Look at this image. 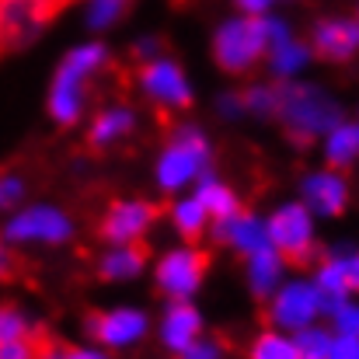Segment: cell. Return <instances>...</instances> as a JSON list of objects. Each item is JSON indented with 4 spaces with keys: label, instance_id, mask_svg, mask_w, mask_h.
Returning a JSON list of instances; mask_svg holds the SVG:
<instances>
[{
    "label": "cell",
    "instance_id": "28",
    "mask_svg": "<svg viewBox=\"0 0 359 359\" xmlns=\"http://www.w3.org/2000/svg\"><path fill=\"white\" fill-rule=\"evenodd\" d=\"M129 0H91L88 4V25L95 32H105L109 25H116L122 14H126Z\"/></svg>",
    "mask_w": 359,
    "mask_h": 359
},
{
    "label": "cell",
    "instance_id": "8",
    "mask_svg": "<svg viewBox=\"0 0 359 359\" xmlns=\"http://www.w3.org/2000/svg\"><path fill=\"white\" fill-rule=\"evenodd\" d=\"M56 11L53 0H0V53L28 46Z\"/></svg>",
    "mask_w": 359,
    "mask_h": 359
},
{
    "label": "cell",
    "instance_id": "31",
    "mask_svg": "<svg viewBox=\"0 0 359 359\" xmlns=\"http://www.w3.org/2000/svg\"><path fill=\"white\" fill-rule=\"evenodd\" d=\"M42 349H46V339L25 335V339L0 342V359H42Z\"/></svg>",
    "mask_w": 359,
    "mask_h": 359
},
{
    "label": "cell",
    "instance_id": "27",
    "mask_svg": "<svg viewBox=\"0 0 359 359\" xmlns=\"http://www.w3.org/2000/svg\"><path fill=\"white\" fill-rule=\"evenodd\" d=\"M241 102H244V112H255V116H276V109H279V88L255 84V88L241 91Z\"/></svg>",
    "mask_w": 359,
    "mask_h": 359
},
{
    "label": "cell",
    "instance_id": "14",
    "mask_svg": "<svg viewBox=\"0 0 359 359\" xmlns=\"http://www.w3.org/2000/svg\"><path fill=\"white\" fill-rule=\"evenodd\" d=\"M199 335H203V318H199V311H196L189 300H171L168 311H164V318H161V342H164L171 353L185 356V353L199 342Z\"/></svg>",
    "mask_w": 359,
    "mask_h": 359
},
{
    "label": "cell",
    "instance_id": "4",
    "mask_svg": "<svg viewBox=\"0 0 359 359\" xmlns=\"http://www.w3.org/2000/svg\"><path fill=\"white\" fill-rule=\"evenodd\" d=\"M269 53V18H231L217 28L213 35V56L227 74L251 70L262 56Z\"/></svg>",
    "mask_w": 359,
    "mask_h": 359
},
{
    "label": "cell",
    "instance_id": "29",
    "mask_svg": "<svg viewBox=\"0 0 359 359\" xmlns=\"http://www.w3.org/2000/svg\"><path fill=\"white\" fill-rule=\"evenodd\" d=\"M328 318H332V332H335V335L359 339V304L342 300L339 307H332V311H328Z\"/></svg>",
    "mask_w": 359,
    "mask_h": 359
},
{
    "label": "cell",
    "instance_id": "38",
    "mask_svg": "<svg viewBox=\"0 0 359 359\" xmlns=\"http://www.w3.org/2000/svg\"><path fill=\"white\" fill-rule=\"evenodd\" d=\"M11 272H14V255H11V251H7V244L0 241V279H4V276H11Z\"/></svg>",
    "mask_w": 359,
    "mask_h": 359
},
{
    "label": "cell",
    "instance_id": "12",
    "mask_svg": "<svg viewBox=\"0 0 359 359\" xmlns=\"http://www.w3.org/2000/svg\"><path fill=\"white\" fill-rule=\"evenodd\" d=\"M88 332L95 335V342H102L109 349H129L147 335V314L136 311V307L102 311L88 321Z\"/></svg>",
    "mask_w": 359,
    "mask_h": 359
},
{
    "label": "cell",
    "instance_id": "25",
    "mask_svg": "<svg viewBox=\"0 0 359 359\" xmlns=\"http://www.w3.org/2000/svg\"><path fill=\"white\" fill-rule=\"evenodd\" d=\"M251 359H300V353H297L293 335L272 328V332L255 335V342H251Z\"/></svg>",
    "mask_w": 359,
    "mask_h": 359
},
{
    "label": "cell",
    "instance_id": "37",
    "mask_svg": "<svg viewBox=\"0 0 359 359\" xmlns=\"http://www.w3.org/2000/svg\"><path fill=\"white\" fill-rule=\"evenodd\" d=\"M220 112H224V116H241V112H244L241 95H224V98H220Z\"/></svg>",
    "mask_w": 359,
    "mask_h": 359
},
{
    "label": "cell",
    "instance_id": "1",
    "mask_svg": "<svg viewBox=\"0 0 359 359\" xmlns=\"http://www.w3.org/2000/svg\"><path fill=\"white\" fill-rule=\"evenodd\" d=\"M109 67V53L98 42L77 46L63 56L53 88H49V116L60 126H74L88 109V91L95 84V77Z\"/></svg>",
    "mask_w": 359,
    "mask_h": 359
},
{
    "label": "cell",
    "instance_id": "9",
    "mask_svg": "<svg viewBox=\"0 0 359 359\" xmlns=\"http://www.w3.org/2000/svg\"><path fill=\"white\" fill-rule=\"evenodd\" d=\"M140 91L154 102V105H161V109H168V112H175V109H185L189 102H192V84H189V77H185V70L175 63V60H164V56H157V60H147L143 67H140Z\"/></svg>",
    "mask_w": 359,
    "mask_h": 359
},
{
    "label": "cell",
    "instance_id": "23",
    "mask_svg": "<svg viewBox=\"0 0 359 359\" xmlns=\"http://www.w3.org/2000/svg\"><path fill=\"white\" fill-rule=\"evenodd\" d=\"M140 269H143V251L136 248V244H112L102 258H98V272L105 276V279H133V276H140Z\"/></svg>",
    "mask_w": 359,
    "mask_h": 359
},
{
    "label": "cell",
    "instance_id": "6",
    "mask_svg": "<svg viewBox=\"0 0 359 359\" xmlns=\"http://www.w3.org/2000/svg\"><path fill=\"white\" fill-rule=\"evenodd\" d=\"M265 231H269V244L286 262H307L311 258V251H314V220H311V210L304 203L279 206L265 220Z\"/></svg>",
    "mask_w": 359,
    "mask_h": 359
},
{
    "label": "cell",
    "instance_id": "36",
    "mask_svg": "<svg viewBox=\"0 0 359 359\" xmlns=\"http://www.w3.org/2000/svg\"><path fill=\"white\" fill-rule=\"evenodd\" d=\"M244 14H255V18H262V14H269V7L276 4V0H234Z\"/></svg>",
    "mask_w": 359,
    "mask_h": 359
},
{
    "label": "cell",
    "instance_id": "16",
    "mask_svg": "<svg viewBox=\"0 0 359 359\" xmlns=\"http://www.w3.org/2000/svg\"><path fill=\"white\" fill-rule=\"evenodd\" d=\"M217 241L220 244H231L234 251H241L244 258L262 251V248H272L269 244V231H265V220L251 217V213H234L227 220H217Z\"/></svg>",
    "mask_w": 359,
    "mask_h": 359
},
{
    "label": "cell",
    "instance_id": "3",
    "mask_svg": "<svg viewBox=\"0 0 359 359\" xmlns=\"http://www.w3.org/2000/svg\"><path fill=\"white\" fill-rule=\"evenodd\" d=\"M210 168V140L203 129L196 126H182L175 129V136L168 140V147L157 157V185L164 192H182L189 185H196Z\"/></svg>",
    "mask_w": 359,
    "mask_h": 359
},
{
    "label": "cell",
    "instance_id": "21",
    "mask_svg": "<svg viewBox=\"0 0 359 359\" xmlns=\"http://www.w3.org/2000/svg\"><path fill=\"white\" fill-rule=\"evenodd\" d=\"M359 157V122H339L325 133V161L339 171Z\"/></svg>",
    "mask_w": 359,
    "mask_h": 359
},
{
    "label": "cell",
    "instance_id": "5",
    "mask_svg": "<svg viewBox=\"0 0 359 359\" xmlns=\"http://www.w3.org/2000/svg\"><path fill=\"white\" fill-rule=\"evenodd\" d=\"M74 238V220L56 206H25L4 224L7 244H67Z\"/></svg>",
    "mask_w": 359,
    "mask_h": 359
},
{
    "label": "cell",
    "instance_id": "22",
    "mask_svg": "<svg viewBox=\"0 0 359 359\" xmlns=\"http://www.w3.org/2000/svg\"><path fill=\"white\" fill-rule=\"evenodd\" d=\"M265 56H269L272 74H276L279 81H290V77H297V74L307 67V60H311V46H304V42H297V39L290 35V39L276 42Z\"/></svg>",
    "mask_w": 359,
    "mask_h": 359
},
{
    "label": "cell",
    "instance_id": "24",
    "mask_svg": "<svg viewBox=\"0 0 359 359\" xmlns=\"http://www.w3.org/2000/svg\"><path fill=\"white\" fill-rule=\"evenodd\" d=\"M171 224H175V231L182 238H199L210 227V213H206V206L196 196H185V199H178L171 206Z\"/></svg>",
    "mask_w": 359,
    "mask_h": 359
},
{
    "label": "cell",
    "instance_id": "17",
    "mask_svg": "<svg viewBox=\"0 0 359 359\" xmlns=\"http://www.w3.org/2000/svg\"><path fill=\"white\" fill-rule=\"evenodd\" d=\"M248 283L255 297H272L283 286V255L276 248H262L248 255Z\"/></svg>",
    "mask_w": 359,
    "mask_h": 359
},
{
    "label": "cell",
    "instance_id": "35",
    "mask_svg": "<svg viewBox=\"0 0 359 359\" xmlns=\"http://www.w3.org/2000/svg\"><path fill=\"white\" fill-rule=\"evenodd\" d=\"M182 359H220V346L203 339V342H196V346H192V349H189Z\"/></svg>",
    "mask_w": 359,
    "mask_h": 359
},
{
    "label": "cell",
    "instance_id": "10",
    "mask_svg": "<svg viewBox=\"0 0 359 359\" xmlns=\"http://www.w3.org/2000/svg\"><path fill=\"white\" fill-rule=\"evenodd\" d=\"M206 276V255L199 248H171L161 262H157V286L161 293H168L171 300H189Z\"/></svg>",
    "mask_w": 359,
    "mask_h": 359
},
{
    "label": "cell",
    "instance_id": "34",
    "mask_svg": "<svg viewBox=\"0 0 359 359\" xmlns=\"http://www.w3.org/2000/svg\"><path fill=\"white\" fill-rule=\"evenodd\" d=\"M328 359H359V339H346V335H335Z\"/></svg>",
    "mask_w": 359,
    "mask_h": 359
},
{
    "label": "cell",
    "instance_id": "11",
    "mask_svg": "<svg viewBox=\"0 0 359 359\" xmlns=\"http://www.w3.org/2000/svg\"><path fill=\"white\" fill-rule=\"evenodd\" d=\"M157 224V210L154 203L143 199H122L112 203L105 220H102V238L109 244H136L150 227Z\"/></svg>",
    "mask_w": 359,
    "mask_h": 359
},
{
    "label": "cell",
    "instance_id": "32",
    "mask_svg": "<svg viewBox=\"0 0 359 359\" xmlns=\"http://www.w3.org/2000/svg\"><path fill=\"white\" fill-rule=\"evenodd\" d=\"M25 199V182L11 171L0 175V210H14L18 203Z\"/></svg>",
    "mask_w": 359,
    "mask_h": 359
},
{
    "label": "cell",
    "instance_id": "30",
    "mask_svg": "<svg viewBox=\"0 0 359 359\" xmlns=\"http://www.w3.org/2000/svg\"><path fill=\"white\" fill-rule=\"evenodd\" d=\"M25 335H35L32 321L18 311V307H0V342H11V339H25Z\"/></svg>",
    "mask_w": 359,
    "mask_h": 359
},
{
    "label": "cell",
    "instance_id": "33",
    "mask_svg": "<svg viewBox=\"0 0 359 359\" xmlns=\"http://www.w3.org/2000/svg\"><path fill=\"white\" fill-rule=\"evenodd\" d=\"M42 359H109L102 349H77V346H53V342H46V349H42Z\"/></svg>",
    "mask_w": 359,
    "mask_h": 359
},
{
    "label": "cell",
    "instance_id": "26",
    "mask_svg": "<svg viewBox=\"0 0 359 359\" xmlns=\"http://www.w3.org/2000/svg\"><path fill=\"white\" fill-rule=\"evenodd\" d=\"M293 342H297L300 359H328V349L335 342V332L332 328H321V325H307V328L293 332Z\"/></svg>",
    "mask_w": 359,
    "mask_h": 359
},
{
    "label": "cell",
    "instance_id": "2",
    "mask_svg": "<svg viewBox=\"0 0 359 359\" xmlns=\"http://www.w3.org/2000/svg\"><path fill=\"white\" fill-rule=\"evenodd\" d=\"M276 116L286 122L290 136L297 143H307L314 136H325L332 126L342 122V109L314 84H283L279 88V109Z\"/></svg>",
    "mask_w": 359,
    "mask_h": 359
},
{
    "label": "cell",
    "instance_id": "20",
    "mask_svg": "<svg viewBox=\"0 0 359 359\" xmlns=\"http://www.w3.org/2000/svg\"><path fill=\"white\" fill-rule=\"evenodd\" d=\"M314 290H318V297H321V304H325V314H328L332 307H339L342 300H349L353 286H349V276H346V269H342V262H339L335 255L318 265V272H314Z\"/></svg>",
    "mask_w": 359,
    "mask_h": 359
},
{
    "label": "cell",
    "instance_id": "18",
    "mask_svg": "<svg viewBox=\"0 0 359 359\" xmlns=\"http://www.w3.org/2000/svg\"><path fill=\"white\" fill-rule=\"evenodd\" d=\"M133 126H136V112H133L129 105H109V109H102V112L95 116L88 140H91L95 147H109V143L126 140V136L133 133Z\"/></svg>",
    "mask_w": 359,
    "mask_h": 359
},
{
    "label": "cell",
    "instance_id": "15",
    "mask_svg": "<svg viewBox=\"0 0 359 359\" xmlns=\"http://www.w3.org/2000/svg\"><path fill=\"white\" fill-rule=\"evenodd\" d=\"M314 53L335 63H346L359 53V21L353 18H328L314 28Z\"/></svg>",
    "mask_w": 359,
    "mask_h": 359
},
{
    "label": "cell",
    "instance_id": "13",
    "mask_svg": "<svg viewBox=\"0 0 359 359\" xmlns=\"http://www.w3.org/2000/svg\"><path fill=\"white\" fill-rule=\"evenodd\" d=\"M300 203L311 213H318V217H339L346 210V203H349V185H346V178L335 168L314 171V175H307L300 182Z\"/></svg>",
    "mask_w": 359,
    "mask_h": 359
},
{
    "label": "cell",
    "instance_id": "7",
    "mask_svg": "<svg viewBox=\"0 0 359 359\" xmlns=\"http://www.w3.org/2000/svg\"><path fill=\"white\" fill-rule=\"evenodd\" d=\"M269 300H272L269 318L279 332H300L307 325H318V318L325 314V304L311 279H293V283L279 286Z\"/></svg>",
    "mask_w": 359,
    "mask_h": 359
},
{
    "label": "cell",
    "instance_id": "19",
    "mask_svg": "<svg viewBox=\"0 0 359 359\" xmlns=\"http://www.w3.org/2000/svg\"><path fill=\"white\" fill-rule=\"evenodd\" d=\"M203 206H206V213H210V220L217 224V220H227V217H234L241 213V203H238V192L231 189V185H224L220 178H213V175H203L199 182H196V192H192Z\"/></svg>",
    "mask_w": 359,
    "mask_h": 359
}]
</instances>
